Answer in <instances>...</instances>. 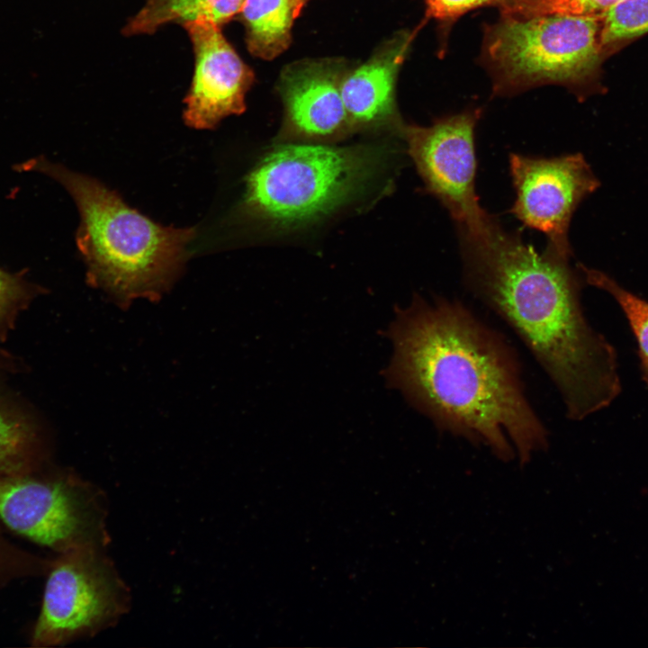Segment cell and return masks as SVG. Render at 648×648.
Listing matches in <instances>:
<instances>
[{
  "instance_id": "ba28073f",
  "label": "cell",
  "mask_w": 648,
  "mask_h": 648,
  "mask_svg": "<svg viewBox=\"0 0 648 648\" xmlns=\"http://www.w3.org/2000/svg\"><path fill=\"white\" fill-rule=\"evenodd\" d=\"M478 109L441 117L431 125H402L400 133L425 190L455 222L459 237H476L498 220L479 202L475 188Z\"/></svg>"
},
{
  "instance_id": "e0dca14e",
  "label": "cell",
  "mask_w": 648,
  "mask_h": 648,
  "mask_svg": "<svg viewBox=\"0 0 648 648\" xmlns=\"http://www.w3.org/2000/svg\"><path fill=\"white\" fill-rule=\"evenodd\" d=\"M648 32V0H623L601 15L603 52L611 55Z\"/></svg>"
},
{
  "instance_id": "277c9868",
  "label": "cell",
  "mask_w": 648,
  "mask_h": 648,
  "mask_svg": "<svg viewBox=\"0 0 648 648\" xmlns=\"http://www.w3.org/2000/svg\"><path fill=\"white\" fill-rule=\"evenodd\" d=\"M384 159V151L374 146H279L248 174L245 209L280 227L309 222L366 190Z\"/></svg>"
},
{
  "instance_id": "2e32d148",
  "label": "cell",
  "mask_w": 648,
  "mask_h": 648,
  "mask_svg": "<svg viewBox=\"0 0 648 648\" xmlns=\"http://www.w3.org/2000/svg\"><path fill=\"white\" fill-rule=\"evenodd\" d=\"M584 282L607 292L618 304L637 343L640 371L648 387V301L626 290L604 272L579 265Z\"/></svg>"
},
{
  "instance_id": "30bf717a",
  "label": "cell",
  "mask_w": 648,
  "mask_h": 648,
  "mask_svg": "<svg viewBox=\"0 0 648 648\" xmlns=\"http://www.w3.org/2000/svg\"><path fill=\"white\" fill-rule=\"evenodd\" d=\"M182 25L192 41L195 60L183 117L192 128L213 129L225 117L245 111L253 72L225 39L220 25L207 21Z\"/></svg>"
},
{
  "instance_id": "5bb4252c",
  "label": "cell",
  "mask_w": 648,
  "mask_h": 648,
  "mask_svg": "<svg viewBox=\"0 0 648 648\" xmlns=\"http://www.w3.org/2000/svg\"><path fill=\"white\" fill-rule=\"evenodd\" d=\"M246 0H146L122 29L125 36L152 34L168 23L207 21L221 25L239 14Z\"/></svg>"
},
{
  "instance_id": "3957f363",
  "label": "cell",
  "mask_w": 648,
  "mask_h": 648,
  "mask_svg": "<svg viewBox=\"0 0 648 648\" xmlns=\"http://www.w3.org/2000/svg\"><path fill=\"white\" fill-rule=\"evenodd\" d=\"M15 167L51 177L74 199L80 214L76 245L89 284L122 306L139 298L158 300L172 287L187 259L194 228L158 224L96 179L45 158Z\"/></svg>"
},
{
  "instance_id": "ffe728a7",
  "label": "cell",
  "mask_w": 648,
  "mask_h": 648,
  "mask_svg": "<svg viewBox=\"0 0 648 648\" xmlns=\"http://www.w3.org/2000/svg\"><path fill=\"white\" fill-rule=\"evenodd\" d=\"M621 1L623 0H513L501 14L518 18L549 14L599 16Z\"/></svg>"
},
{
  "instance_id": "4fadbf2b",
  "label": "cell",
  "mask_w": 648,
  "mask_h": 648,
  "mask_svg": "<svg viewBox=\"0 0 648 648\" xmlns=\"http://www.w3.org/2000/svg\"><path fill=\"white\" fill-rule=\"evenodd\" d=\"M51 464L43 425L26 404L0 387V473H32Z\"/></svg>"
},
{
  "instance_id": "8992f818",
  "label": "cell",
  "mask_w": 648,
  "mask_h": 648,
  "mask_svg": "<svg viewBox=\"0 0 648 648\" xmlns=\"http://www.w3.org/2000/svg\"><path fill=\"white\" fill-rule=\"evenodd\" d=\"M107 517L104 492L70 469L51 464L32 473H0V522L55 554L107 548Z\"/></svg>"
},
{
  "instance_id": "44dd1931",
  "label": "cell",
  "mask_w": 648,
  "mask_h": 648,
  "mask_svg": "<svg viewBox=\"0 0 648 648\" xmlns=\"http://www.w3.org/2000/svg\"><path fill=\"white\" fill-rule=\"evenodd\" d=\"M512 0H425L428 14L444 23H451L465 13L483 6L505 8Z\"/></svg>"
},
{
  "instance_id": "9c48e42d",
  "label": "cell",
  "mask_w": 648,
  "mask_h": 648,
  "mask_svg": "<svg viewBox=\"0 0 648 648\" xmlns=\"http://www.w3.org/2000/svg\"><path fill=\"white\" fill-rule=\"evenodd\" d=\"M509 170L516 199L510 212L543 232L547 248L570 259L571 220L579 204L599 186L580 153L536 158L511 153Z\"/></svg>"
},
{
  "instance_id": "ac0fdd59",
  "label": "cell",
  "mask_w": 648,
  "mask_h": 648,
  "mask_svg": "<svg viewBox=\"0 0 648 648\" xmlns=\"http://www.w3.org/2000/svg\"><path fill=\"white\" fill-rule=\"evenodd\" d=\"M44 289L29 282L21 273L0 267V340L5 341L14 329L20 314L27 310Z\"/></svg>"
},
{
  "instance_id": "8fae6325",
  "label": "cell",
  "mask_w": 648,
  "mask_h": 648,
  "mask_svg": "<svg viewBox=\"0 0 648 648\" xmlns=\"http://www.w3.org/2000/svg\"><path fill=\"white\" fill-rule=\"evenodd\" d=\"M338 65L301 62L282 74L280 94L285 116L282 140L331 141L353 130L341 95Z\"/></svg>"
},
{
  "instance_id": "9a60e30c",
  "label": "cell",
  "mask_w": 648,
  "mask_h": 648,
  "mask_svg": "<svg viewBox=\"0 0 648 648\" xmlns=\"http://www.w3.org/2000/svg\"><path fill=\"white\" fill-rule=\"evenodd\" d=\"M302 5L297 0H246L240 15L249 51L270 59L289 45L293 20Z\"/></svg>"
},
{
  "instance_id": "52a82bcc",
  "label": "cell",
  "mask_w": 648,
  "mask_h": 648,
  "mask_svg": "<svg viewBox=\"0 0 648 648\" xmlns=\"http://www.w3.org/2000/svg\"><path fill=\"white\" fill-rule=\"evenodd\" d=\"M32 647H56L91 638L113 626L130 610L131 595L101 546H82L52 556Z\"/></svg>"
},
{
  "instance_id": "7a4b0ae2",
  "label": "cell",
  "mask_w": 648,
  "mask_h": 648,
  "mask_svg": "<svg viewBox=\"0 0 648 648\" xmlns=\"http://www.w3.org/2000/svg\"><path fill=\"white\" fill-rule=\"evenodd\" d=\"M460 243L467 287L527 346L567 418L580 421L613 403L622 391L616 351L587 320L585 282L570 259L547 247L537 252L499 221Z\"/></svg>"
},
{
  "instance_id": "7c38bea8",
  "label": "cell",
  "mask_w": 648,
  "mask_h": 648,
  "mask_svg": "<svg viewBox=\"0 0 648 648\" xmlns=\"http://www.w3.org/2000/svg\"><path fill=\"white\" fill-rule=\"evenodd\" d=\"M412 35L394 37L367 62L344 76L341 95L354 130L397 126L395 82Z\"/></svg>"
},
{
  "instance_id": "5b68a950",
  "label": "cell",
  "mask_w": 648,
  "mask_h": 648,
  "mask_svg": "<svg viewBox=\"0 0 648 648\" xmlns=\"http://www.w3.org/2000/svg\"><path fill=\"white\" fill-rule=\"evenodd\" d=\"M600 31L601 15H502L485 30L482 51L495 94L551 84L590 94L606 58Z\"/></svg>"
},
{
  "instance_id": "d6986e66",
  "label": "cell",
  "mask_w": 648,
  "mask_h": 648,
  "mask_svg": "<svg viewBox=\"0 0 648 648\" xmlns=\"http://www.w3.org/2000/svg\"><path fill=\"white\" fill-rule=\"evenodd\" d=\"M51 559L14 544L0 522V591L16 580L45 576Z\"/></svg>"
},
{
  "instance_id": "7402d4cb",
  "label": "cell",
  "mask_w": 648,
  "mask_h": 648,
  "mask_svg": "<svg viewBox=\"0 0 648 648\" xmlns=\"http://www.w3.org/2000/svg\"><path fill=\"white\" fill-rule=\"evenodd\" d=\"M19 367V362L15 360L14 356L0 348V374L15 372Z\"/></svg>"
},
{
  "instance_id": "6da1fadb",
  "label": "cell",
  "mask_w": 648,
  "mask_h": 648,
  "mask_svg": "<svg viewBox=\"0 0 648 648\" xmlns=\"http://www.w3.org/2000/svg\"><path fill=\"white\" fill-rule=\"evenodd\" d=\"M392 355L382 375L440 432L488 446L523 466L549 446L506 340L457 301L414 294L384 330Z\"/></svg>"
},
{
  "instance_id": "603a6c76",
  "label": "cell",
  "mask_w": 648,
  "mask_h": 648,
  "mask_svg": "<svg viewBox=\"0 0 648 648\" xmlns=\"http://www.w3.org/2000/svg\"><path fill=\"white\" fill-rule=\"evenodd\" d=\"M297 1H298L302 5H303V4H304V2H305L306 0H297Z\"/></svg>"
}]
</instances>
